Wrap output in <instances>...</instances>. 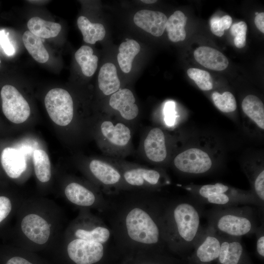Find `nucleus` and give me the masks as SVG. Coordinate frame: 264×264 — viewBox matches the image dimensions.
Returning <instances> with one entry per match:
<instances>
[{
  "instance_id": "f257e3e1",
  "label": "nucleus",
  "mask_w": 264,
  "mask_h": 264,
  "mask_svg": "<svg viewBox=\"0 0 264 264\" xmlns=\"http://www.w3.org/2000/svg\"><path fill=\"white\" fill-rule=\"evenodd\" d=\"M121 195L118 192L107 196V205L102 211L115 245L155 250L167 247L165 211L168 199L145 191Z\"/></svg>"
},
{
  "instance_id": "f03ea898",
  "label": "nucleus",
  "mask_w": 264,
  "mask_h": 264,
  "mask_svg": "<svg viewBox=\"0 0 264 264\" xmlns=\"http://www.w3.org/2000/svg\"><path fill=\"white\" fill-rule=\"evenodd\" d=\"M203 207L194 199L167 200L165 211L167 247L177 251L194 247L204 228L201 224Z\"/></svg>"
},
{
  "instance_id": "7ed1b4c3",
  "label": "nucleus",
  "mask_w": 264,
  "mask_h": 264,
  "mask_svg": "<svg viewBox=\"0 0 264 264\" xmlns=\"http://www.w3.org/2000/svg\"><path fill=\"white\" fill-rule=\"evenodd\" d=\"M73 234L75 238L68 243L67 252L76 264H95L100 262L106 248L110 244H115L111 230L101 218H96L90 228H76Z\"/></svg>"
},
{
  "instance_id": "20e7f679",
  "label": "nucleus",
  "mask_w": 264,
  "mask_h": 264,
  "mask_svg": "<svg viewBox=\"0 0 264 264\" xmlns=\"http://www.w3.org/2000/svg\"><path fill=\"white\" fill-rule=\"evenodd\" d=\"M259 211L249 205L214 206L205 213L208 226L218 234L240 237L254 234L260 225Z\"/></svg>"
},
{
  "instance_id": "39448f33",
  "label": "nucleus",
  "mask_w": 264,
  "mask_h": 264,
  "mask_svg": "<svg viewBox=\"0 0 264 264\" xmlns=\"http://www.w3.org/2000/svg\"><path fill=\"white\" fill-rule=\"evenodd\" d=\"M186 189L191 192L194 199L204 205L229 207L241 205H253L258 208V203L253 193L240 191L221 183L206 184L198 189L187 186Z\"/></svg>"
},
{
  "instance_id": "423d86ee",
  "label": "nucleus",
  "mask_w": 264,
  "mask_h": 264,
  "mask_svg": "<svg viewBox=\"0 0 264 264\" xmlns=\"http://www.w3.org/2000/svg\"><path fill=\"white\" fill-rule=\"evenodd\" d=\"M119 168L122 174L124 191L151 192V190L162 184V174L156 170L140 166H123Z\"/></svg>"
},
{
  "instance_id": "0eeeda50",
  "label": "nucleus",
  "mask_w": 264,
  "mask_h": 264,
  "mask_svg": "<svg viewBox=\"0 0 264 264\" xmlns=\"http://www.w3.org/2000/svg\"><path fill=\"white\" fill-rule=\"evenodd\" d=\"M45 106L51 120L61 126L68 125L73 117V103L69 92L61 88L50 90L44 98Z\"/></svg>"
},
{
  "instance_id": "6e6552de",
  "label": "nucleus",
  "mask_w": 264,
  "mask_h": 264,
  "mask_svg": "<svg viewBox=\"0 0 264 264\" xmlns=\"http://www.w3.org/2000/svg\"><path fill=\"white\" fill-rule=\"evenodd\" d=\"M88 167L107 196L124 190L122 174L118 167L106 161L95 159L90 162Z\"/></svg>"
},
{
  "instance_id": "1a4fd4ad",
  "label": "nucleus",
  "mask_w": 264,
  "mask_h": 264,
  "mask_svg": "<svg viewBox=\"0 0 264 264\" xmlns=\"http://www.w3.org/2000/svg\"><path fill=\"white\" fill-rule=\"evenodd\" d=\"M2 110L5 117L11 122L20 124L29 117V105L22 94L14 86L5 85L0 92Z\"/></svg>"
},
{
  "instance_id": "9d476101",
  "label": "nucleus",
  "mask_w": 264,
  "mask_h": 264,
  "mask_svg": "<svg viewBox=\"0 0 264 264\" xmlns=\"http://www.w3.org/2000/svg\"><path fill=\"white\" fill-rule=\"evenodd\" d=\"M99 130L104 146L109 151L124 150L131 143V130L122 122L104 120L100 125Z\"/></svg>"
},
{
  "instance_id": "9b49d317",
  "label": "nucleus",
  "mask_w": 264,
  "mask_h": 264,
  "mask_svg": "<svg viewBox=\"0 0 264 264\" xmlns=\"http://www.w3.org/2000/svg\"><path fill=\"white\" fill-rule=\"evenodd\" d=\"M174 164L179 171L192 175L206 173L212 165L209 155L198 148H191L179 154L175 157Z\"/></svg>"
},
{
  "instance_id": "f8f14e48",
  "label": "nucleus",
  "mask_w": 264,
  "mask_h": 264,
  "mask_svg": "<svg viewBox=\"0 0 264 264\" xmlns=\"http://www.w3.org/2000/svg\"><path fill=\"white\" fill-rule=\"evenodd\" d=\"M221 247L220 236L209 226L204 230L195 244L194 259L201 264H208L219 256Z\"/></svg>"
},
{
  "instance_id": "ddd939ff",
  "label": "nucleus",
  "mask_w": 264,
  "mask_h": 264,
  "mask_svg": "<svg viewBox=\"0 0 264 264\" xmlns=\"http://www.w3.org/2000/svg\"><path fill=\"white\" fill-rule=\"evenodd\" d=\"M65 194L70 202L77 206L91 207L96 205L102 212L107 205L106 197L97 195L77 182L68 184L65 188Z\"/></svg>"
},
{
  "instance_id": "4468645a",
  "label": "nucleus",
  "mask_w": 264,
  "mask_h": 264,
  "mask_svg": "<svg viewBox=\"0 0 264 264\" xmlns=\"http://www.w3.org/2000/svg\"><path fill=\"white\" fill-rule=\"evenodd\" d=\"M144 155L149 160L160 163L167 155L165 137L163 132L159 128H154L149 131L142 143Z\"/></svg>"
},
{
  "instance_id": "2eb2a0df",
  "label": "nucleus",
  "mask_w": 264,
  "mask_h": 264,
  "mask_svg": "<svg viewBox=\"0 0 264 264\" xmlns=\"http://www.w3.org/2000/svg\"><path fill=\"white\" fill-rule=\"evenodd\" d=\"M109 105L125 120H133L138 115L139 108L135 103V98L128 88L120 89L111 94Z\"/></svg>"
},
{
  "instance_id": "dca6fc26",
  "label": "nucleus",
  "mask_w": 264,
  "mask_h": 264,
  "mask_svg": "<svg viewBox=\"0 0 264 264\" xmlns=\"http://www.w3.org/2000/svg\"><path fill=\"white\" fill-rule=\"evenodd\" d=\"M166 16L163 13L150 10H141L133 17L136 25L155 37L161 36L166 28Z\"/></svg>"
},
{
  "instance_id": "f3484780",
  "label": "nucleus",
  "mask_w": 264,
  "mask_h": 264,
  "mask_svg": "<svg viewBox=\"0 0 264 264\" xmlns=\"http://www.w3.org/2000/svg\"><path fill=\"white\" fill-rule=\"evenodd\" d=\"M21 228L30 240L39 244L45 243L50 236V227L47 222L36 214L25 216L21 222Z\"/></svg>"
},
{
  "instance_id": "a211bd4d",
  "label": "nucleus",
  "mask_w": 264,
  "mask_h": 264,
  "mask_svg": "<svg viewBox=\"0 0 264 264\" xmlns=\"http://www.w3.org/2000/svg\"><path fill=\"white\" fill-rule=\"evenodd\" d=\"M2 166L8 176L17 178L25 171L26 162L24 155L16 149L7 147L0 156Z\"/></svg>"
},
{
  "instance_id": "6ab92c4d",
  "label": "nucleus",
  "mask_w": 264,
  "mask_h": 264,
  "mask_svg": "<svg viewBox=\"0 0 264 264\" xmlns=\"http://www.w3.org/2000/svg\"><path fill=\"white\" fill-rule=\"evenodd\" d=\"M194 55L197 62L209 69L221 71L228 66V59L222 53L208 46L198 47Z\"/></svg>"
},
{
  "instance_id": "aec40b11",
  "label": "nucleus",
  "mask_w": 264,
  "mask_h": 264,
  "mask_svg": "<svg viewBox=\"0 0 264 264\" xmlns=\"http://www.w3.org/2000/svg\"><path fill=\"white\" fill-rule=\"evenodd\" d=\"M99 89L106 95H111L120 89V82L114 65L105 64L101 67L98 75Z\"/></svg>"
},
{
  "instance_id": "412c9836",
  "label": "nucleus",
  "mask_w": 264,
  "mask_h": 264,
  "mask_svg": "<svg viewBox=\"0 0 264 264\" xmlns=\"http://www.w3.org/2000/svg\"><path fill=\"white\" fill-rule=\"evenodd\" d=\"M29 31L34 35L48 39L57 36L62 27L58 23L47 21L38 17H34L27 22Z\"/></svg>"
},
{
  "instance_id": "4be33fe9",
  "label": "nucleus",
  "mask_w": 264,
  "mask_h": 264,
  "mask_svg": "<svg viewBox=\"0 0 264 264\" xmlns=\"http://www.w3.org/2000/svg\"><path fill=\"white\" fill-rule=\"evenodd\" d=\"M77 23L86 43L94 44L97 41H102L104 38L106 31L101 23H91L87 18L83 16L78 18Z\"/></svg>"
},
{
  "instance_id": "5701e85b",
  "label": "nucleus",
  "mask_w": 264,
  "mask_h": 264,
  "mask_svg": "<svg viewBox=\"0 0 264 264\" xmlns=\"http://www.w3.org/2000/svg\"><path fill=\"white\" fill-rule=\"evenodd\" d=\"M126 40L120 44L117 58L122 71L129 73L131 70L133 59L140 51V46L135 40Z\"/></svg>"
},
{
  "instance_id": "b1692460",
  "label": "nucleus",
  "mask_w": 264,
  "mask_h": 264,
  "mask_svg": "<svg viewBox=\"0 0 264 264\" xmlns=\"http://www.w3.org/2000/svg\"><path fill=\"white\" fill-rule=\"evenodd\" d=\"M187 18L180 11H175L167 19L165 29L170 40L173 42L183 41L186 37L184 27Z\"/></svg>"
},
{
  "instance_id": "393cba45",
  "label": "nucleus",
  "mask_w": 264,
  "mask_h": 264,
  "mask_svg": "<svg viewBox=\"0 0 264 264\" xmlns=\"http://www.w3.org/2000/svg\"><path fill=\"white\" fill-rule=\"evenodd\" d=\"M22 39L24 46L35 61L43 64L48 60L49 54L41 38L27 30L24 32Z\"/></svg>"
},
{
  "instance_id": "a878e982",
  "label": "nucleus",
  "mask_w": 264,
  "mask_h": 264,
  "mask_svg": "<svg viewBox=\"0 0 264 264\" xmlns=\"http://www.w3.org/2000/svg\"><path fill=\"white\" fill-rule=\"evenodd\" d=\"M243 112L262 129H264V107L256 96L248 95L242 102Z\"/></svg>"
},
{
  "instance_id": "bb28decb",
  "label": "nucleus",
  "mask_w": 264,
  "mask_h": 264,
  "mask_svg": "<svg viewBox=\"0 0 264 264\" xmlns=\"http://www.w3.org/2000/svg\"><path fill=\"white\" fill-rule=\"evenodd\" d=\"M93 53V49L88 45L82 46L75 53V59L82 73L87 77L93 75L97 67L98 59Z\"/></svg>"
},
{
  "instance_id": "cd10ccee",
  "label": "nucleus",
  "mask_w": 264,
  "mask_h": 264,
  "mask_svg": "<svg viewBox=\"0 0 264 264\" xmlns=\"http://www.w3.org/2000/svg\"><path fill=\"white\" fill-rule=\"evenodd\" d=\"M33 161L37 178L42 182L48 181L51 178V171L50 162L47 153L41 149L35 150Z\"/></svg>"
},
{
  "instance_id": "c85d7f7f",
  "label": "nucleus",
  "mask_w": 264,
  "mask_h": 264,
  "mask_svg": "<svg viewBox=\"0 0 264 264\" xmlns=\"http://www.w3.org/2000/svg\"><path fill=\"white\" fill-rule=\"evenodd\" d=\"M212 98L216 107L222 112H232L237 108L236 99L229 91H225L222 94L214 92L212 94Z\"/></svg>"
},
{
  "instance_id": "c756f323",
  "label": "nucleus",
  "mask_w": 264,
  "mask_h": 264,
  "mask_svg": "<svg viewBox=\"0 0 264 264\" xmlns=\"http://www.w3.org/2000/svg\"><path fill=\"white\" fill-rule=\"evenodd\" d=\"M187 74L200 89L209 90L212 88V79L208 72L198 68H190L187 70Z\"/></svg>"
},
{
  "instance_id": "7c9ffc66",
  "label": "nucleus",
  "mask_w": 264,
  "mask_h": 264,
  "mask_svg": "<svg viewBox=\"0 0 264 264\" xmlns=\"http://www.w3.org/2000/svg\"><path fill=\"white\" fill-rule=\"evenodd\" d=\"M232 22V18L229 15L221 18L214 17L210 21L211 30L214 35L221 37L223 35L224 31L230 27Z\"/></svg>"
},
{
  "instance_id": "2f4dec72",
  "label": "nucleus",
  "mask_w": 264,
  "mask_h": 264,
  "mask_svg": "<svg viewBox=\"0 0 264 264\" xmlns=\"http://www.w3.org/2000/svg\"><path fill=\"white\" fill-rule=\"evenodd\" d=\"M247 25L244 22H240L231 26L230 32L234 36L235 46L239 48L243 47L246 44Z\"/></svg>"
},
{
  "instance_id": "473e14b6",
  "label": "nucleus",
  "mask_w": 264,
  "mask_h": 264,
  "mask_svg": "<svg viewBox=\"0 0 264 264\" xmlns=\"http://www.w3.org/2000/svg\"><path fill=\"white\" fill-rule=\"evenodd\" d=\"M254 234L256 238V251L261 257H264V222H261L256 229Z\"/></svg>"
},
{
  "instance_id": "72a5a7b5",
  "label": "nucleus",
  "mask_w": 264,
  "mask_h": 264,
  "mask_svg": "<svg viewBox=\"0 0 264 264\" xmlns=\"http://www.w3.org/2000/svg\"><path fill=\"white\" fill-rule=\"evenodd\" d=\"M12 209L10 200L4 196H0V222L9 214Z\"/></svg>"
},
{
  "instance_id": "f704fd0d",
  "label": "nucleus",
  "mask_w": 264,
  "mask_h": 264,
  "mask_svg": "<svg viewBox=\"0 0 264 264\" xmlns=\"http://www.w3.org/2000/svg\"><path fill=\"white\" fill-rule=\"evenodd\" d=\"M175 107V103L172 101L167 102L165 105V120L166 124L169 126L173 125L175 123L176 118Z\"/></svg>"
},
{
  "instance_id": "c9c22d12",
  "label": "nucleus",
  "mask_w": 264,
  "mask_h": 264,
  "mask_svg": "<svg viewBox=\"0 0 264 264\" xmlns=\"http://www.w3.org/2000/svg\"><path fill=\"white\" fill-rule=\"evenodd\" d=\"M0 44L7 55L11 56L14 54V47L9 42L3 30L0 31Z\"/></svg>"
},
{
  "instance_id": "e433bc0d",
  "label": "nucleus",
  "mask_w": 264,
  "mask_h": 264,
  "mask_svg": "<svg viewBox=\"0 0 264 264\" xmlns=\"http://www.w3.org/2000/svg\"><path fill=\"white\" fill-rule=\"evenodd\" d=\"M254 22L257 28L262 33H264V13H258L254 19Z\"/></svg>"
},
{
  "instance_id": "4c0bfd02",
  "label": "nucleus",
  "mask_w": 264,
  "mask_h": 264,
  "mask_svg": "<svg viewBox=\"0 0 264 264\" xmlns=\"http://www.w3.org/2000/svg\"><path fill=\"white\" fill-rule=\"evenodd\" d=\"M6 264H32L26 259L20 257H14L9 259Z\"/></svg>"
},
{
  "instance_id": "58836bf2",
  "label": "nucleus",
  "mask_w": 264,
  "mask_h": 264,
  "mask_svg": "<svg viewBox=\"0 0 264 264\" xmlns=\"http://www.w3.org/2000/svg\"><path fill=\"white\" fill-rule=\"evenodd\" d=\"M141 1L147 4L154 3L157 1V0H142Z\"/></svg>"
},
{
  "instance_id": "ea45409f",
  "label": "nucleus",
  "mask_w": 264,
  "mask_h": 264,
  "mask_svg": "<svg viewBox=\"0 0 264 264\" xmlns=\"http://www.w3.org/2000/svg\"><path fill=\"white\" fill-rule=\"evenodd\" d=\"M258 14V12H256V13H255V15H257Z\"/></svg>"
},
{
  "instance_id": "a19ab883",
  "label": "nucleus",
  "mask_w": 264,
  "mask_h": 264,
  "mask_svg": "<svg viewBox=\"0 0 264 264\" xmlns=\"http://www.w3.org/2000/svg\"><path fill=\"white\" fill-rule=\"evenodd\" d=\"M0 63H1V60H0Z\"/></svg>"
},
{
  "instance_id": "79ce46f5",
  "label": "nucleus",
  "mask_w": 264,
  "mask_h": 264,
  "mask_svg": "<svg viewBox=\"0 0 264 264\" xmlns=\"http://www.w3.org/2000/svg\"><path fill=\"white\" fill-rule=\"evenodd\" d=\"M148 264V263H147V264Z\"/></svg>"
}]
</instances>
